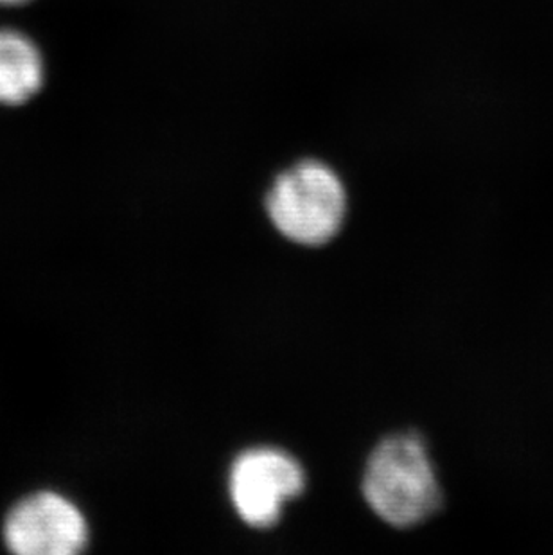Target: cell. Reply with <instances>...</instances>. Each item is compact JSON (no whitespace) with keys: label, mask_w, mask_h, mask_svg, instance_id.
Returning <instances> with one entry per match:
<instances>
[{"label":"cell","mask_w":553,"mask_h":555,"mask_svg":"<svg viewBox=\"0 0 553 555\" xmlns=\"http://www.w3.org/2000/svg\"><path fill=\"white\" fill-rule=\"evenodd\" d=\"M363 493L372 511L394 527H412L439 508L440 489L423 440L394 435L372 451Z\"/></svg>","instance_id":"obj_1"},{"label":"cell","mask_w":553,"mask_h":555,"mask_svg":"<svg viewBox=\"0 0 553 555\" xmlns=\"http://www.w3.org/2000/svg\"><path fill=\"white\" fill-rule=\"evenodd\" d=\"M270 220L282 236L317 247L336 236L344 223L347 194L325 164H297L275 180L267 198Z\"/></svg>","instance_id":"obj_2"},{"label":"cell","mask_w":553,"mask_h":555,"mask_svg":"<svg viewBox=\"0 0 553 555\" xmlns=\"http://www.w3.org/2000/svg\"><path fill=\"white\" fill-rule=\"evenodd\" d=\"M303 467L284 451H245L230 469V498L241 519L267 529L281 518L282 505L303 493Z\"/></svg>","instance_id":"obj_3"},{"label":"cell","mask_w":553,"mask_h":555,"mask_svg":"<svg viewBox=\"0 0 553 555\" xmlns=\"http://www.w3.org/2000/svg\"><path fill=\"white\" fill-rule=\"evenodd\" d=\"M5 546L18 555H74L89 545V525L76 503L42 491L26 496L4 519Z\"/></svg>","instance_id":"obj_4"},{"label":"cell","mask_w":553,"mask_h":555,"mask_svg":"<svg viewBox=\"0 0 553 555\" xmlns=\"http://www.w3.org/2000/svg\"><path fill=\"white\" fill-rule=\"evenodd\" d=\"M42 81L43 62L35 43L21 33L0 29V103L31 100Z\"/></svg>","instance_id":"obj_5"},{"label":"cell","mask_w":553,"mask_h":555,"mask_svg":"<svg viewBox=\"0 0 553 555\" xmlns=\"http://www.w3.org/2000/svg\"><path fill=\"white\" fill-rule=\"evenodd\" d=\"M24 2H27V0H0V4L5 5L24 4Z\"/></svg>","instance_id":"obj_6"}]
</instances>
